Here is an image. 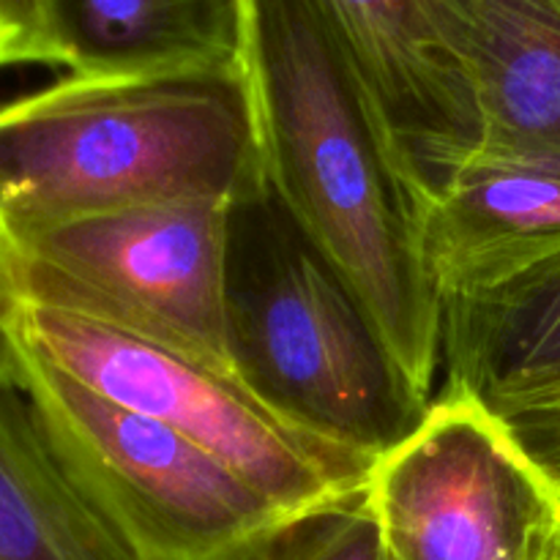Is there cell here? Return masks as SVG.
I'll return each instance as SVG.
<instances>
[{
  "mask_svg": "<svg viewBox=\"0 0 560 560\" xmlns=\"http://www.w3.org/2000/svg\"><path fill=\"white\" fill-rule=\"evenodd\" d=\"M66 74L153 77L241 63V0H52Z\"/></svg>",
  "mask_w": 560,
  "mask_h": 560,
  "instance_id": "obj_13",
  "label": "cell"
},
{
  "mask_svg": "<svg viewBox=\"0 0 560 560\" xmlns=\"http://www.w3.org/2000/svg\"><path fill=\"white\" fill-rule=\"evenodd\" d=\"M16 290L11 279V266L0 268V386H20V342L14 334Z\"/></svg>",
  "mask_w": 560,
  "mask_h": 560,
  "instance_id": "obj_17",
  "label": "cell"
},
{
  "mask_svg": "<svg viewBox=\"0 0 560 560\" xmlns=\"http://www.w3.org/2000/svg\"><path fill=\"white\" fill-rule=\"evenodd\" d=\"M441 394L501 421L560 402V249L485 293L441 304Z\"/></svg>",
  "mask_w": 560,
  "mask_h": 560,
  "instance_id": "obj_10",
  "label": "cell"
},
{
  "mask_svg": "<svg viewBox=\"0 0 560 560\" xmlns=\"http://www.w3.org/2000/svg\"><path fill=\"white\" fill-rule=\"evenodd\" d=\"M5 66H9V58H5V49H3V44H0V69H5Z\"/></svg>",
  "mask_w": 560,
  "mask_h": 560,
  "instance_id": "obj_20",
  "label": "cell"
},
{
  "mask_svg": "<svg viewBox=\"0 0 560 560\" xmlns=\"http://www.w3.org/2000/svg\"><path fill=\"white\" fill-rule=\"evenodd\" d=\"M16 383L71 476L145 560H217L284 517L222 459L22 342Z\"/></svg>",
  "mask_w": 560,
  "mask_h": 560,
  "instance_id": "obj_6",
  "label": "cell"
},
{
  "mask_svg": "<svg viewBox=\"0 0 560 560\" xmlns=\"http://www.w3.org/2000/svg\"><path fill=\"white\" fill-rule=\"evenodd\" d=\"M517 438L530 459L560 485V402L556 408L523 416V419L503 421Z\"/></svg>",
  "mask_w": 560,
  "mask_h": 560,
  "instance_id": "obj_16",
  "label": "cell"
},
{
  "mask_svg": "<svg viewBox=\"0 0 560 560\" xmlns=\"http://www.w3.org/2000/svg\"><path fill=\"white\" fill-rule=\"evenodd\" d=\"M479 148L560 159V0H457Z\"/></svg>",
  "mask_w": 560,
  "mask_h": 560,
  "instance_id": "obj_11",
  "label": "cell"
},
{
  "mask_svg": "<svg viewBox=\"0 0 560 560\" xmlns=\"http://www.w3.org/2000/svg\"><path fill=\"white\" fill-rule=\"evenodd\" d=\"M0 44L9 66L63 69L52 0H0Z\"/></svg>",
  "mask_w": 560,
  "mask_h": 560,
  "instance_id": "obj_15",
  "label": "cell"
},
{
  "mask_svg": "<svg viewBox=\"0 0 560 560\" xmlns=\"http://www.w3.org/2000/svg\"><path fill=\"white\" fill-rule=\"evenodd\" d=\"M224 310L235 377L328 446L375 463L430 410L353 288L268 186L230 211Z\"/></svg>",
  "mask_w": 560,
  "mask_h": 560,
  "instance_id": "obj_3",
  "label": "cell"
},
{
  "mask_svg": "<svg viewBox=\"0 0 560 560\" xmlns=\"http://www.w3.org/2000/svg\"><path fill=\"white\" fill-rule=\"evenodd\" d=\"M217 560H392L364 487L310 512L282 517Z\"/></svg>",
  "mask_w": 560,
  "mask_h": 560,
  "instance_id": "obj_14",
  "label": "cell"
},
{
  "mask_svg": "<svg viewBox=\"0 0 560 560\" xmlns=\"http://www.w3.org/2000/svg\"><path fill=\"white\" fill-rule=\"evenodd\" d=\"M266 191L244 66L153 77L66 74L0 104L5 241L178 200Z\"/></svg>",
  "mask_w": 560,
  "mask_h": 560,
  "instance_id": "obj_2",
  "label": "cell"
},
{
  "mask_svg": "<svg viewBox=\"0 0 560 560\" xmlns=\"http://www.w3.org/2000/svg\"><path fill=\"white\" fill-rule=\"evenodd\" d=\"M14 334L63 375L222 459L284 517L353 495L370 476L372 463L295 430L238 377L189 355L22 299Z\"/></svg>",
  "mask_w": 560,
  "mask_h": 560,
  "instance_id": "obj_5",
  "label": "cell"
},
{
  "mask_svg": "<svg viewBox=\"0 0 560 560\" xmlns=\"http://www.w3.org/2000/svg\"><path fill=\"white\" fill-rule=\"evenodd\" d=\"M233 202L124 208L9 241L22 301L91 317L235 377L228 348Z\"/></svg>",
  "mask_w": 560,
  "mask_h": 560,
  "instance_id": "obj_4",
  "label": "cell"
},
{
  "mask_svg": "<svg viewBox=\"0 0 560 560\" xmlns=\"http://www.w3.org/2000/svg\"><path fill=\"white\" fill-rule=\"evenodd\" d=\"M241 66L268 191L435 402L441 299L424 257L427 197L317 0H241Z\"/></svg>",
  "mask_w": 560,
  "mask_h": 560,
  "instance_id": "obj_1",
  "label": "cell"
},
{
  "mask_svg": "<svg viewBox=\"0 0 560 560\" xmlns=\"http://www.w3.org/2000/svg\"><path fill=\"white\" fill-rule=\"evenodd\" d=\"M547 560H560V528H558V534H556V541H552L550 556H547Z\"/></svg>",
  "mask_w": 560,
  "mask_h": 560,
  "instance_id": "obj_19",
  "label": "cell"
},
{
  "mask_svg": "<svg viewBox=\"0 0 560 560\" xmlns=\"http://www.w3.org/2000/svg\"><path fill=\"white\" fill-rule=\"evenodd\" d=\"M560 249V159L476 148L424 206V257L441 304L485 293Z\"/></svg>",
  "mask_w": 560,
  "mask_h": 560,
  "instance_id": "obj_9",
  "label": "cell"
},
{
  "mask_svg": "<svg viewBox=\"0 0 560 560\" xmlns=\"http://www.w3.org/2000/svg\"><path fill=\"white\" fill-rule=\"evenodd\" d=\"M0 560H145L71 476L20 386H0Z\"/></svg>",
  "mask_w": 560,
  "mask_h": 560,
  "instance_id": "obj_12",
  "label": "cell"
},
{
  "mask_svg": "<svg viewBox=\"0 0 560 560\" xmlns=\"http://www.w3.org/2000/svg\"><path fill=\"white\" fill-rule=\"evenodd\" d=\"M364 495L392 560H547L560 528V485L501 419L452 394L372 463Z\"/></svg>",
  "mask_w": 560,
  "mask_h": 560,
  "instance_id": "obj_7",
  "label": "cell"
},
{
  "mask_svg": "<svg viewBox=\"0 0 560 560\" xmlns=\"http://www.w3.org/2000/svg\"><path fill=\"white\" fill-rule=\"evenodd\" d=\"M11 260H9V241H5V235L0 233V268H9Z\"/></svg>",
  "mask_w": 560,
  "mask_h": 560,
  "instance_id": "obj_18",
  "label": "cell"
},
{
  "mask_svg": "<svg viewBox=\"0 0 560 560\" xmlns=\"http://www.w3.org/2000/svg\"><path fill=\"white\" fill-rule=\"evenodd\" d=\"M430 200L479 148L457 0H317Z\"/></svg>",
  "mask_w": 560,
  "mask_h": 560,
  "instance_id": "obj_8",
  "label": "cell"
}]
</instances>
